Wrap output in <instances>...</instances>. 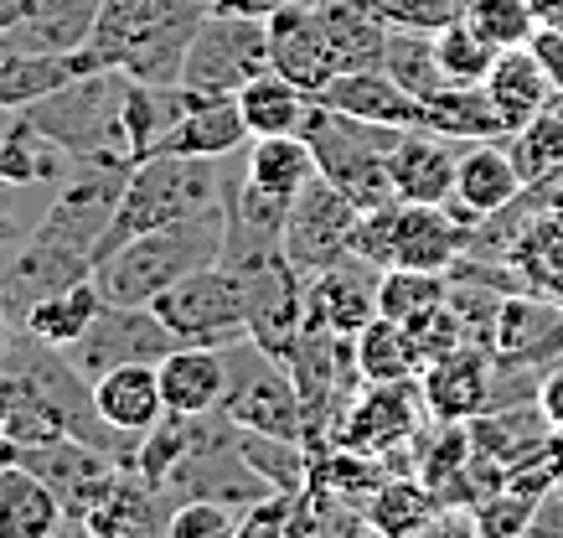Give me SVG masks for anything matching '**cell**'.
Here are the masks:
<instances>
[{"mask_svg":"<svg viewBox=\"0 0 563 538\" xmlns=\"http://www.w3.org/2000/svg\"><path fill=\"white\" fill-rule=\"evenodd\" d=\"M243 182V151L233 156H155L135 161L124 176V197L114 212V228L103 233L99 254H109L114 243L151 233V228L181 223V218H202V212H228L233 191Z\"/></svg>","mask_w":563,"mask_h":538,"instance_id":"cell-1","label":"cell"},{"mask_svg":"<svg viewBox=\"0 0 563 538\" xmlns=\"http://www.w3.org/2000/svg\"><path fill=\"white\" fill-rule=\"evenodd\" d=\"M222 239H228V212H202V218H181V223L135 233V239L114 243L109 254H99L93 285L114 306H151L181 275L218 264Z\"/></svg>","mask_w":563,"mask_h":538,"instance_id":"cell-2","label":"cell"},{"mask_svg":"<svg viewBox=\"0 0 563 538\" xmlns=\"http://www.w3.org/2000/svg\"><path fill=\"white\" fill-rule=\"evenodd\" d=\"M124 99H130V73L124 68H93L78 73L73 84H63L57 94L26 105L21 114L52 135L68 156L78 161H124L130 156V135H124Z\"/></svg>","mask_w":563,"mask_h":538,"instance_id":"cell-3","label":"cell"},{"mask_svg":"<svg viewBox=\"0 0 563 538\" xmlns=\"http://www.w3.org/2000/svg\"><path fill=\"white\" fill-rule=\"evenodd\" d=\"M398 124H373V120H352V114H336V109H316V124H310V151H316V166L331 187H342L357 212H373L383 202H398V187H393V145H398Z\"/></svg>","mask_w":563,"mask_h":538,"instance_id":"cell-4","label":"cell"},{"mask_svg":"<svg viewBox=\"0 0 563 538\" xmlns=\"http://www.w3.org/2000/svg\"><path fill=\"white\" fill-rule=\"evenodd\" d=\"M471 223L455 218L450 208L434 202H383V208L362 212L357 223V254H367L373 264L393 270V264H409V270H450L465 254Z\"/></svg>","mask_w":563,"mask_h":538,"instance_id":"cell-5","label":"cell"},{"mask_svg":"<svg viewBox=\"0 0 563 538\" xmlns=\"http://www.w3.org/2000/svg\"><path fill=\"white\" fill-rule=\"evenodd\" d=\"M222 363H228V388L218 404L222 419H233L243 430L306 440V404H300V388H295V373L285 358L264 352L254 337H239L222 348Z\"/></svg>","mask_w":563,"mask_h":538,"instance_id":"cell-6","label":"cell"},{"mask_svg":"<svg viewBox=\"0 0 563 538\" xmlns=\"http://www.w3.org/2000/svg\"><path fill=\"white\" fill-rule=\"evenodd\" d=\"M222 264L243 285L249 337L274 358H290L310 321V279L295 270L285 249H249V254H228Z\"/></svg>","mask_w":563,"mask_h":538,"instance_id":"cell-7","label":"cell"},{"mask_svg":"<svg viewBox=\"0 0 563 538\" xmlns=\"http://www.w3.org/2000/svg\"><path fill=\"white\" fill-rule=\"evenodd\" d=\"M264 68H269V32H264V21L212 6L197 21V32H191L176 84L187 94H207L212 99V94H239Z\"/></svg>","mask_w":563,"mask_h":538,"instance_id":"cell-8","label":"cell"},{"mask_svg":"<svg viewBox=\"0 0 563 538\" xmlns=\"http://www.w3.org/2000/svg\"><path fill=\"white\" fill-rule=\"evenodd\" d=\"M151 311L176 331V342L191 348H228L249 337V306H243V285L228 264H202L181 275L176 285H166L151 300Z\"/></svg>","mask_w":563,"mask_h":538,"instance_id":"cell-9","label":"cell"},{"mask_svg":"<svg viewBox=\"0 0 563 538\" xmlns=\"http://www.w3.org/2000/svg\"><path fill=\"white\" fill-rule=\"evenodd\" d=\"M429 419L424 388L413 383H362L357 399L342 409V419L331 425L325 446H352V451H367L377 461L393 455H413V435Z\"/></svg>","mask_w":563,"mask_h":538,"instance_id":"cell-10","label":"cell"},{"mask_svg":"<svg viewBox=\"0 0 563 538\" xmlns=\"http://www.w3.org/2000/svg\"><path fill=\"white\" fill-rule=\"evenodd\" d=\"M357 223H362L357 202L316 172L306 187L290 197V208H285V239H279V249H285L295 270L310 279V275H321L325 264H336L352 254Z\"/></svg>","mask_w":563,"mask_h":538,"instance_id":"cell-11","label":"cell"},{"mask_svg":"<svg viewBox=\"0 0 563 538\" xmlns=\"http://www.w3.org/2000/svg\"><path fill=\"white\" fill-rule=\"evenodd\" d=\"M124 176H130L124 161H73L68 172L57 176V187H52V208L42 218V228L88 249L93 264H99V243L114 228V212H120Z\"/></svg>","mask_w":563,"mask_h":538,"instance_id":"cell-12","label":"cell"},{"mask_svg":"<svg viewBox=\"0 0 563 538\" xmlns=\"http://www.w3.org/2000/svg\"><path fill=\"white\" fill-rule=\"evenodd\" d=\"M84 275H93V254L47 233V228H36V233L0 249V311L11 327H21V316L32 311L36 300Z\"/></svg>","mask_w":563,"mask_h":538,"instance_id":"cell-13","label":"cell"},{"mask_svg":"<svg viewBox=\"0 0 563 538\" xmlns=\"http://www.w3.org/2000/svg\"><path fill=\"white\" fill-rule=\"evenodd\" d=\"M11 455H16L21 466H32L36 476L57 492V503L68 513V528H78V534H84L88 513L109 497V486L120 482V471H124L109 451L88 446L78 435H57V440H42V446H21V451H11Z\"/></svg>","mask_w":563,"mask_h":538,"instance_id":"cell-14","label":"cell"},{"mask_svg":"<svg viewBox=\"0 0 563 538\" xmlns=\"http://www.w3.org/2000/svg\"><path fill=\"white\" fill-rule=\"evenodd\" d=\"M176 331L151 311V306H114V300H103L99 321L73 342L63 348L73 358V367L84 373L88 383L103 378L109 367H124V363H161L166 352H176Z\"/></svg>","mask_w":563,"mask_h":538,"instance_id":"cell-15","label":"cell"},{"mask_svg":"<svg viewBox=\"0 0 563 538\" xmlns=\"http://www.w3.org/2000/svg\"><path fill=\"white\" fill-rule=\"evenodd\" d=\"M492 378H496V352L465 342V348L434 358V363L419 373V388H424V404L434 419H461V425H471L481 409H492Z\"/></svg>","mask_w":563,"mask_h":538,"instance_id":"cell-16","label":"cell"},{"mask_svg":"<svg viewBox=\"0 0 563 538\" xmlns=\"http://www.w3.org/2000/svg\"><path fill=\"white\" fill-rule=\"evenodd\" d=\"M465 140H450L429 124H409L393 145V187L404 202H434L450 208L455 197V166H461Z\"/></svg>","mask_w":563,"mask_h":538,"instance_id":"cell-17","label":"cell"},{"mask_svg":"<svg viewBox=\"0 0 563 538\" xmlns=\"http://www.w3.org/2000/svg\"><path fill=\"white\" fill-rule=\"evenodd\" d=\"M377 290H383V264L352 249L346 260L310 275V321H325L331 331L357 337L367 321H377Z\"/></svg>","mask_w":563,"mask_h":538,"instance_id":"cell-18","label":"cell"},{"mask_svg":"<svg viewBox=\"0 0 563 538\" xmlns=\"http://www.w3.org/2000/svg\"><path fill=\"white\" fill-rule=\"evenodd\" d=\"M512 197H522V172H517L507 140H465L461 166H455L450 212L465 218V223H481L496 208H507Z\"/></svg>","mask_w":563,"mask_h":538,"instance_id":"cell-19","label":"cell"},{"mask_svg":"<svg viewBox=\"0 0 563 538\" xmlns=\"http://www.w3.org/2000/svg\"><path fill=\"white\" fill-rule=\"evenodd\" d=\"M316 105L352 114V120H373V124H424V105L413 99L404 84H393L383 68H357V73H331L316 88Z\"/></svg>","mask_w":563,"mask_h":538,"instance_id":"cell-20","label":"cell"},{"mask_svg":"<svg viewBox=\"0 0 563 538\" xmlns=\"http://www.w3.org/2000/svg\"><path fill=\"white\" fill-rule=\"evenodd\" d=\"M172 507L176 503L166 486L145 482L140 471H120V482L109 486V497L88 513L84 534L88 538H166Z\"/></svg>","mask_w":563,"mask_h":538,"instance_id":"cell-21","label":"cell"},{"mask_svg":"<svg viewBox=\"0 0 563 538\" xmlns=\"http://www.w3.org/2000/svg\"><path fill=\"white\" fill-rule=\"evenodd\" d=\"M269 32V68H279L285 78L306 84L310 94L331 78V53H325V32H321V17L310 0H290L285 11H274L264 21Z\"/></svg>","mask_w":563,"mask_h":538,"instance_id":"cell-22","label":"cell"},{"mask_svg":"<svg viewBox=\"0 0 563 538\" xmlns=\"http://www.w3.org/2000/svg\"><path fill=\"white\" fill-rule=\"evenodd\" d=\"M233 99H239V114L249 124V135H310L316 109H321L306 84L285 78L279 68H264L258 78H249Z\"/></svg>","mask_w":563,"mask_h":538,"instance_id":"cell-23","label":"cell"},{"mask_svg":"<svg viewBox=\"0 0 563 538\" xmlns=\"http://www.w3.org/2000/svg\"><path fill=\"white\" fill-rule=\"evenodd\" d=\"M310 6H316V17H321L331 73L383 68L388 21L373 11V0H310Z\"/></svg>","mask_w":563,"mask_h":538,"instance_id":"cell-24","label":"cell"},{"mask_svg":"<svg viewBox=\"0 0 563 538\" xmlns=\"http://www.w3.org/2000/svg\"><path fill=\"white\" fill-rule=\"evenodd\" d=\"M155 373H161L166 415H218L222 388H228L222 348H191V342H181L176 352H166L155 363Z\"/></svg>","mask_w":563,"mask_h":538,"instance_id":"cell-25","label":"cell"},{"mask_svg":"<svg viewBox=\"0 0 563 538\" xmlns=\"http://www.w3.org/2000/svg\"><path fill=\"white\" fill-rule=\"evenodd\" d=\"M114 68L103 63L93 47H73V53H5L0 57V109H26L36 99L57 94L63 84H73L78 73Z\"/></svg>","mask_w":563,"mask_h":538,"instance_id":"cell-26","label":"cell"},{"mask_svg":"<svg viewBox=\"0 0 563 538\" xmlns=\"http://www.w3.org/2000/svg\"><path fill=\"white\" fill-rule=\"evenodd\" d=\"M68 528V513L32 466L16 455L0 461V538H52Z\"/></svg>","mask_w":563,"mask_h":538,"instance_id":"cell-27","label":"cell"},{"mask_svg":"<svg viewBox=\"0 0 563 538\" xmlns=\"http://www.w3.org/2000/svg\"><path fill=\"white\" fill-rule=\"evenodd\" d=\"M254 135H249L233 94H212V99H207V94H191L187 114H181V124L166 135L161 151H172V156H233Z\"/></svg>","mask_w":563,"mask_h":538,"instance_id":"cell-28","label":"cell"},{"mask_svg":"<svg viewBox=\"0 0 563 538\" xmlns=\"http://www.w3.org/2000/svg\"><path fill=\"white\" fill-rule=\"evenodd\" d=\"M486 94L496 99L501 120H507V135H512L517 124H528L532 114H543L559 99V84L548 78L543 57L532 47H507V53H496L492 73H486Z\"/></svg>","mask_w":563,"mask_h":538,"instance_id":"cell-29","label":"cell"},{"mask_svg":"<svg viewBox=\"0 0 563 538\" xmlns=\"http://www.w3.org/2000/svg\"><path fill=\"white\" fill-rule=\"evenodd\" d=\"M93 404L99 415L124 435H145L155 419L166 415V399H161V373L155 363H124L109 367L103 378H93Z\"/></svg>","mask_w":563,"mask_h":538,"instance_id":"cell-30","label":"cell"},{"mask_svg":"<svg viewBox=\"0 0 563 538\" xmlns=\"http://www.w3.org/2000/svg\"><path fill=\"white\" fill-rule=\"evenodd\" d=\"M99 21V0H36L32 17L5 32V53H73L88 47Z\"/></svg>","mask_w":563,"mask_h":538,"instance_id":"cell-31","label":"cell"},{"mask_svg":"<svg viewBox=\"0 0 563 538\" xmlns=\"http://www.w3.org/2000/svg\"><path fill=\"white\" fill-rule=\"evenodd\" d=\"M357 367L362 383H413L429 367V358L419 331L393 321V316H377L357 331Z\"/></svg>","mask_w":563,"mask_h":538,"instance_id":"cell-32","label":"cell"},{"mask_svg":"<svg viewBox=\"0 0 563 538\" xmlns=\"http://www.w3.org/2000/svg\"><path fill=\"white\" fill-rule=\"evenodd\" d=\"M507 260H512L517 285H522L528 296L563 306V208L538 212Z\"/></svg>","mask_w":563,"mask_h":538,"instance_id":"cell-33","label":"cell"},{"mask_svg":"<svg viewBox=\"0 0 563 538\" xmlns=\"http://www.w3.org/2000/svg\"><path fill=\"white\" fill-rule=\"evenodd\" d=\"M191 94L181 84H140L130 78V99H124V135H130V156H155L166 135H172L181 114H187Z\"/></svg>","mask_w":563,"mask_h":538,"instance_id":"cell-34","label":"cell"},{"mask_svg":"<svg viewBox=\"0 0 563 538\" xmlns=\"http://www.w3.org/2000/svg\"><path fill=\"white\" fill-rule=\"evenodd\" d=\"M507 151H512L517 172H522V187H543L559 197L563 187V94L543 114H532L528 124H517L507 135Z\"/></svg>","mask_w":563,"mask_h":538,"instance_id":"cell-35","label":"cell"},{"mask_svg":"<svg viewBox=\"0 0 563 538\" xmlns=\"http://www.w3.org/2000/svg\"><path fill=\"white\" fill-rule=\"evenodd\" d=\"M316 172L321 166L306 135H254L243 145V176L274 197H295Z\"/></svg>","mask_w":563,"mask_h":538,"instance_id":"cell-36","label":"cell"},{"mask_svg":"<svg viewBox=\"0 0 563 538\" xmlns=\"http://www.w3.org/2000/svg\"><path fill=\"white\" fill-rule=\"evenodd\" d=\"M99 311H103V290L93 285V275H84L36 300L32 311L21 316V327L32 331V337H42V342H52V348H73L99 321Z\"/></svg>","mask_w":563,"mask_h":538,"instance_id":"cell-37","label":"cell"},{"mask_svg":"<svg viewBox=\"0 0 563 538\" xmlns=\"http://www.w3.org/2000/svg\"><path fill=\"white\" fill-rule=\"evenodd\" d=\"M424 124L450 140H507V120L486 84H461L424 99Z\"/></svg>","mask_w":563,"mask_h":538,"instance_id":"cell-38","label":"cell"},{"mask_svg":"<svg viewBox=\"0 0 563 538\" xmlns=\"http://www.w3.org/2000/svg\"><path fill=\"white\" fill-rule=\"evenodd\" d=\"M383 73H388L393 84L409 88L419 105L450 88V78H444V68H440V53H434V32H424V26H388Z\"/></svg>","mask_w":563,"mask_h":538,"instance_id":"cell-39","label":"cell"},{"mask_svg":"<svg viewBox=\"0 0 563 538\" xmlns=\"http://www.w3.org/2000/svg\"><path fill=\"white\" fill-rule=\"evenodd\" d=\"M161 6H166V0H99V21H93L88 47H93L103 63L124 68V63L140 53V42L151 36V26L161 21Z\"/></svg>","mask_w":563,"mask_h":538,"instance_id":"cell-40","label":"cell"},{"mask_svg":"<svg viewBox=\"0 0 563 538\" xmlns=\"http://www.w3.org/2000/svg\"><path fill=\"white\" fill-rule=\"evenodd\" d=\"M444 300H450V270H409V264L383 270L377 316H393V321H404V327H419L429 311H440Z\"/></svg>","mask_w":563,"mask_h":538,"instance_id":"cell-41","label":"cell"},{"mask_svg":"<svg viewBox=\"0 0 563 538\" xmlns=\"http://www.w3.org/2000/svg\"><path fill=\"white\" fill-rule=\"evenodd\" d=\"M233 440H239L243 461H249L274 492H300V486L310 482V446L306 440L269 435V430H243V425H233Z\"/></svg>","mask_w":563,"mask_h":538,"instance_id":"cell-42","label":"cell"},{"mask_svg":"<svg viewBox=\"0 0 563 538\" xmlns=\"http://www.w3.org/2000/svg\"><path fill=\"white\" fill-rule=\"evenodd\" d=\"M434 513H440V497L413 471H398V476L388 471V482L377 486L373 503H367L373 534H419V528H429Z\"/></svg>","mask_w":563,"mask_h":538,"instance_id":"cell-43","label":"cell"},{"mask_svg":"<svg viewBox=\"0 0 563 538\" xmlns=\"http://www.w3.org/2000/svg\"><path fill=\"white\" fill-rule=\"evenodd\" d=\"M434 53H440V68H444V78H450V88L486 84V73H492V63H496V47L465 17L434 32Z\"/></svg>","mask_w":563,"mask_h":538,"instance_id":"cell-44","label":"cell"},{"mask_svg":"<svg viewBox=\"0 0 563 538\" xmlns=\"http://www.w3.org/2000/svg\"><path fill=\"white\" fill-rule=\"evenodd\" d=\"M465 21L492 42L496 53H507V47H528L532 32H538V11H532V0H471V6H465Z\"/></svg>","mask_w":563,"mask_h":538,"instance_id":"cell-45","label":"cell"},{"mask_svg":"<svg viewBox=\"0 0 563 538\" xmlns=\"http://www.w3.org/2000/svg\"><path fill=\"white\" fill-rule=\"evenodd\" d=\"M57 182H0V249L42 228Z\"/></svg>","mask_w":563,"mask_h":538,"instance_id":"cell-46","label":"cell"},{"mask_svg":"<svg viewBox=\"0 0 563 538\" xmlns=\"http://www.w3.org/2000/svg\"><path fill=\"white\" fill-rule=\"evenodd\" d=\"M166 538H239V507L212 503V497H181L172 507Z\"/></svg>","mask_w":563,"mask_h":538,"instance_id":"cell-47","label":"cell"},{"mask_svg":"<svg viewBox=\"0 0 563 538\" xmlns=\"http://www.w3.org/2000/svg\"><path fill=\"white\" fill-rule=\"evenodd\" d=\"M471 0H373V11L388 26H424V32H440L450 21L465 17Z\"/></svg>","mask_w":563,"mask_h":538,"instance_id":"cell-48","label":"cell"},{"mask_svg":"<svg viewBox=\"0 0 563 538\" xmlns=\"http://www.w3.org/2000/svg\"><path fill=\"white\" fill-rule=\"evenodd\" d=\"M290 507H295V492L258 497L254 507H243L239 538H290Z\"/></svg>","mask_w":563,"mask_h":538,"instance_id":"cell-49","label":"cell"},{"mask_svg":"<svg viewBox=\"0 0 563 538\" xmlns=\"http://www.w3.org/2000/svg\"><path fill=\"white\" fill-rule=\"evenodd\" d=\"M528 47L543 57L548 78H553V84H559V94H563V21H543V26L532 32Z\"/></svg>","mask_w":563,"mask_h":538,"instance_id":"cell-50","label":"cell"},{"mask_svg":"<svg viewBox=\"0 0 563 538\" xmlns=\"http://www.w3.org/2000/svg\"><path fill=\"white\" fill-rule=\"evenodd\" d=\"M222 11H239V17H258V21H269L274 11H285L290 0H218Z\"/></svg>","mask_w":563,"mask_h":538,"instance_id":"cell-51","label":"cell"},{"mask_svg":"<svg viewBox=\"0 0 563 538\" xmlns=\"http://www.w3.org/2000/svg\"><path fill=\"white\" fill-rule=\"evenodd\" d=\"M32 6H36V0H0V36L16 32L21 21L32 17Z\"/></svg>","mask_w":563,"mask_h":538,"instance_id":"cell-52","label":"cell"},{"mask_svg":"<svg viewBox=\"0 0 563 538\" xmlns=\"http://www.w3.org/2000/svg\"><path fill=\"white\" fill-rule=\"evenodd\" d=\"M0 461H11V435H5V404H0Z\"/></svg>","mask_w":563,"mask_h":538,"instance_id":"cell-53","label":"cell"},{"mask_svg":"<svg viewBox=\"0 0 563 538\" xmlns=\"http://www.w3.org/2000/svg\"><path fill=\"white\" fill-rule=\"evenodd\" d=\"M5 352H11V321L0 316V363H5Z\"/></svg>","mask_w":563,"mask_h":538,"instance_id":"cell-54","label":"cell"},{"mask_svg":"<svg viewBox=\"0 0 563 538\" xmlns=\"http://www.w3.org/2000/svg\"><path fill=\"white\" fill-rule=\"evenodd\" d=\"M553 208H563V187H559V197H553Z\"/></svg>","mask_w":563,"mask_h":538,"instance_id":"cell-55","label":"cell"},{"mask_svg":"<svg viewBox=\"0 0 563 538\" xmlns=\"http://www.w3.org/2000/svg\"><path fill=\"white\" fill-rule=\"evenodd\" d=\"M0 316H5V311H0Z\"/></svg>","mask_w":563,"mask_h":538,"instance_id":"cell-56","label":"cell"}]
</instances>
